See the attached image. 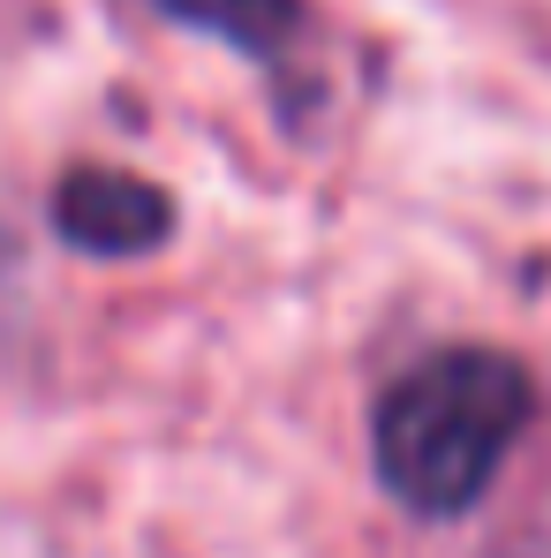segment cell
I'll use <instances>...</instances> for the list:
<instances>
[{"label": "cell", "instance_id": "cell-1", "mask_svg": "<svg viewBox=\"0 0 551 558\" xmlns=\"http://www.w3.org/2000/svg\"><path fill=\"white\" fill-rule=\"evenodd\" d=\"M544 408L537 363L499 340H446L378 385L370 400V475L408 521H468Z\"/></svg>", "mask_w": 551, "mask_h": 558}, {"label": "cell", "instance_id": "cell-2", "mask_svg": "<svg viewBox=\"0 0 551 558\" xmlns=\"http://www.w3.org/2000/svg\"><path fill=\"white\" fill-rule=\"evenodd\" d=\"M46 227L61 250H76L84 265H144L175 242L182 204L175 189L144 167H113V159H76L46 189Z\"/></svg>", "mask_w": 551, "mask_h": 558}, {"label": "cell", "instance_id": "cell-3", "mask_svg": "<svg viewBox=\"0 0 551 558\" xmlns=\"http://www.w3.org/2000/svg\"><path fill=\"white\" fill-rule=\"evenodd\" d=\"M152 23L182 31V38H204L235 61H250L257 76L287 84L310 31H318V8L310 0H144Z\"/></svg>", "mask_w": 551, "mask_h": 558}, {"label": "cell", "instance_id": "cell-4", "mask_svg": "<svg viewBox=\"0 0 551 558\" xmlns=\"http://www.w3.org/2000/svg\"><path fill=\"white\" fill-rule=\"evenodd\" d=\"M0 265H8V234H0Z\"/></svg>", "mask_w": 551, "mask_h": 558}]
</instances>
